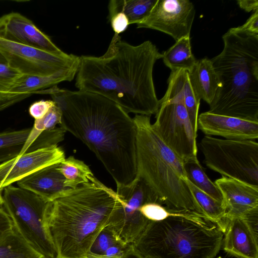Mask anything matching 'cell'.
Here are the masks:
<instances>
[{
	"instance_id": "6da1fadb",
	"label": "cell",
	"mask_w": 258,
	"mask_h": 258,
	"mask_svg": "<svg viewBox=\"0 0 258 258\" xmlns=\"http://www.w3.org/2000/svg\"><path fill=\"white\" fill-rule=\"evenodd\" d=\"M61 111L60 127L84 143L112 177L117 187L138 177L137 129L133 118L118 104L97 94L60 89L40 91Z\"/></svg>"
},
{
	"instance_id": "7a4b0ae2",
	"label": "cell",
	"mask_w": 258,
	"mask_h": 258,
	"mask_svg": "<svg viewBox=\"0 0 258 258\" xmlns=\"http://www.w3.org/2000/svg\"><path fill=\"white\" fill-rule=\"evenodd\" d=\"M162 56L149 40L133 45L114 33L103 55L80 56L75 86L111 100L128 113L151 116L159 106L153 72Z\"/></svg>"
},
{
	"instance_id": "3957f363",
	"label": "cell",
	"mask_w": 258,
	"mask_h": 258,
	"mask_svg": "<svg viewBox=\"0 0 258 258\" xmlns=\"http://www.w3.org/2000/svg\"><path fill=\"white\" fill-rule=\"evenodd\" d=\"M49 201L43 226L56 258H85L99 236L124 223V208L116 192L94 176Z\"/></svg>"
},
{
	"instance_id": "277c9868",
	"label": "cell",
	"mask_w": 258,
	"mask_h": 258,
	"mask_svg": "<svg viewBox=\"0 0 258 258\" xmlns=\"http://www.w3.org/2000/svg\"><path fill=\"white\" fill-rule=\"evenodd\" d=\"M222 39L223 50L211 59L219 87L208 111L258 122V35L240 26Z\"/></svg>"
},
{
	"instance_id": "5b68a950",
	"label": "cell",
	"mask_w": 258,
	"mask_h": 258,
	"mask_svg": "<svg viewBox=\"0 0 258 258\" xmlns=\"http://www.w3.org/2000/svg\"><path fill=\"white\" fill-rule=\"evenodd\" d=\"M133 119L137 129V177L150 186L167 209L205 216L186 184L183 161L159 137L150 116L136 114Z\"/></svg>"
},
{
	"instance_id": "8992f818",
	"label": "cell",
	"mask_w": 258,
	"mask_h": 258,
	"mask_svg": "<svg viewBox=\"0 0 258 258\" xmlns=\"http://www.w3.org/2000/svg\"><path fill=\"white\" fill-rule=\"evenodd\" d=\"M171 211L163 220H149L139 236L138 245L143 257H215L224 236L220 228L203 215Z\"/></svg>"
},
{
	"instance_id": "52a82bcc",
	"label": "cell",
	"mask_w": 258,
	"mask_h": 258,
	"mask_svg": "<svg viewBox=\"0 0 258 258\" xmlns=\"http://www.w3.org/2000/svg\"><path fill=\"white\" fill-rule=\"evenodd\" d=\"M199 147L205 165L222 176L258 186V143L204 136Z\"/></svg>"
},
{
	"instance_id": "ba28073f",
	"label": "cell",
	"mask_w": 258,
	"mask_h": 258,
	"mask_svg": "<svg viewBox=\"0 0 258 258\" xmlns=\"http://www.w3.org/2000/svg\"><path fill=\"white\" fill-rule=\"evenodd\" d=\"M4 210L13 226L27 242L45 257H55L43 226L45 210L49 201L20 187L12 185L3 189Z\"/></svg>"
},
{
	"instance_id": "9c48e42d",
	"label": "cell",
	"mask_w": 258,
	"mask_h": 258,
	"mask_svg": "<svg viewBox=\"0 0 258 258\" xmlns=\"http://www.w3.org/2000/svg\"><path fill=\"white\" fill-rule=\"evenodd\" d=\"M155 114L152 125L165 144L183 161L197 157V133L181 96L166 91Z\"/></svg>"
},
{
	"instance_id": "30bf717a",
	"label": "cell",
	"mask_w": 258,
	"mask_h": 258,
	"mask_svg": "<svg viewBox=\"0 0 258 258\" xmlns=\"http://www.w3.org/2000/svg\"><path fill=\"white\" fill-rule=\"evenodd\" d=\"M0 54L7 64L22 75L49 76L80 61L73 54H58L0 38Z\"/></svg>"
},
{
	"instance_id": "8fae6325",
	"label": "cell",
	"mask_w": 258,
	"mask_h": 258,
	"mask_svg": "<svg viewBox=\"0 0 258 258\" xmlns=\"http://www.w3.org/2000/svg\"><path fill=\"white\" fill-rule=\"evenodd\" d=\"M195 16L194 4L188 0H157L149 15L137 24L166 33L175 41L190 35Z\"/></svg>"
},
{
	"instance_id": "7c38bea8",
	"label": "cell",
	"mask_w": 258,
	"mask_h": 258,
	"mask_svg": "<svg viewBox=\"0 0 258 258\" xmlns=\"http://www.w3.org/2000/svg\"><path fill=\"white\" fill-rule=\"evenodd\" d=\"M65 159L63 150L57 145L19 155L0 164V191L32 173Z\"/></svg>"
},
{
	"instance_id": "4fadbf2b",
	"label": "cell",
	"mask_w": 258,
	"mask_h": 258,
	"mask_svg": "<svg viewBox=\"0 0 258 258\" xmlns=\"http://www.w3.org/2000/svg\"><path fill=\"white\" fill-rule=\"evenodd\" d=\"M0 38L55 54L65 53L31 20L17 12L0 17Z\"/></svg>"
},
{
	"instance_id": "5bb4252c",
	"label": "cell",
	"mask_w": 258,
	"mask_h": 258,
	"mask_svg": "<svg viewBox=\"0 0 258 258\" xmlns=\"http://www.w3.org/2000/svg\"><path fill=\"white\" fill-rule=\"evenodd\" d=\"M198 130L207 136H217L228 140H256L258 122L231 116L203 112L198 116Z\"/></svg>"
},
{
	"instance_id": "9a60e30c",
	"label": "cell",
	"mask_w": 258,
	"mask_h": 258,
	"mask_svg": "<svg viewBox=\"0 0 258 258\" xmlns=\"http://www.w3.org/2000/svg\"><path fill=\"white\" fill-rule=\"evenodd\" d=\"M215 183L222 194L227 218L241 217L258 207V186L225 176Z\"/></svg>"
},
{
	"instance_id": "2e32d148",
	"label": "cell",
	"mask_w": 258,
	"mask_h": 258,
	"mask_svg": "<svg viewBox=\"0 0 258 258\" xmlns=\"http://www.w3.org/2000/svg\"><path fill=\"white\" fill-rule=\"evenodd\" d=\"M116 192L122 201L124 208V221L129 220L144 229L149 220L140 212V209L148 203L162 205L156 193L141 178L137 177L131 185L117 187Z\"/></svg>"
},
{
	"instance_id": "e0dca14e",
	"label": "cell",
	"mask_w": 258,
	"mask_h": 258,
	"mask_svg": "<svg viewBox=\"0 0 258 258\" xmlns=\"http://www.w3.org/2000/svg\"><path fill=\"white\" fill-rule=\"evenodd\" d=\"M222 246L236 258H258V240L240 217L228 218Z\"/></svg>"
},
{
	"instance_id": "ac0fdd59",
	"label": "cell",
	"mask_w": 258,
	"mask_h": 258,
	"mask_svg": "<svg viewBox=\"0 0 258 258\" xmlns=\"http://www.w3.org/2000/svg\"><path fill=\"white\" fill-rule=\"evenodd\" d=\"M59 163L32 173L17 181L18 185L48 201H53L70 188L64 186V178L59 170Z\"/></svg>"
},
{
	"instance_id": "d6986e66",
	"label": "cell",
	"mask_w": 258,
	"mask_h": 258,
	"mask_svg": "<svg viewBox=\"0 0 258 258\" xmlns=\"http://www.w3.org/2000/svg\"><path fill=\"white\" fill-rule=\"evenodd\" d=\"M79 62L70 68L61 70L49 76L21 75L11 87L10 92L16 94L38 93L39 91L57 86L60 82H71L76 75Z\"/></svg>"
},
{
	"instance_id": "ffe728a7",
	"label": "cell",
	"mask_w": 258,
	"mask_h": 258,
	"mask_svg": "<svg viewBox=\"0 0 258 258\" xmlns=\"http://www.w3.org/2000/svg\"><path fill=\"white\" fill-rule=\"evenodd\" d=\"M167 83V91L178 94L183 99L190 122L197 133L201 99L191 83L188 72L183 70L171 71Z\"/></svg>"
},
{
	"instance_id": "44dd1931",
	"label": "cell",
	"mask_w": 258,
	"mask_h": 258,
	"mask_svg": "<svg viewBox=\"0 0 258 258\" xmlns=\"http://www.w3.org/2000/svg\"><path fill=\"white\" fill-rule=\"evenodd\" d=\"M191 83L201 99L211 104L219 87V80L212 62L208 57L197 60L188 73Z\"/></svg>"
},
{
	"instance_id": "7402d4cb",
	"label": "cell",
	"mask_w": 258,
	"mask_h": 258,
	"mask_svg": "<svg viewBox=\"0 0 258 258\" xmlns=\"http://www.w3.org/2000/svg\"><path fill=\"white\" fill-rule=\"evenodd\" d=\"M162 54L164 64L171 71L183 70L189 73L197 61L191 51L190 35L175 41Z\"/></svg>"
},
{
	"instance_id": "603a6c76",
	"label": "cell",
	"mask_w": 258,
	"mask_h": 258,
	"mask_svg": "<svg viewBox=\"0 0 258 258\" xmlns=\"http://www.w3.org/2000/svg\"><path fill=\"white\" fill-rule=\"evenodd\" d=\"M185 180L204 215L215 223L224 233L228 218L226 217V210L223 202L215 199L200 189L187 178Z\"/></svg>"
},
{
	"instance_id": "cb8c5ba5",
	"label": "cell",
	"mask_w": 258,
	"mask_h": 258,
	"mask_svg": "<svg viewBox=\"0 0 258 258\" xmlns=\"http://www.w3.org/2000/svg\"><path fill=\"white\" fill-rule=\"evenodd\" d=\"M157 0H111L108 4V18L122 12L127 17L129 24H137L149 14Z\"/></svg>"
},
{
	"instance_id": "d4e9b609",
	"label": "cell",
	"mask_w": 258,
	"mask_h": 258,
	"mask_svg": "<svg viewBox=\"0 0 258 258\" xmlns=\"http://www.w3.org/2000/svg\"><path fill=\"white\" fill-rule=\"evenodd\" d=\"M42 254L31 246L13 227L0 238V258H41Z\"/></svg>"
},
{
	"instance_id": "484cf974",
	"label": "cell",
	"mask_w": 258,
	"mask_h": 258,
	"mask_svg": "<svg viewBox=\"0 0 258 258\" xmlns=\"http://www.w3.org/2000/svg\"><path fill=\"white\" fill-rule=\"evenodd\" d=\"M183 167L186 178L190 182L215 199L223 202L219 189L207 175L197 156L183 161Z\"/></svg>"
},
{
	"instance_id": "4316f807",
	"label": "cell",
	"mask_w": 258,
	"mask_h": 258,
	"mask_svg": "<svg viewBox=\"0 0 258 258\" xmlns=\"http://www.w3.org/2000/svg\"><path fill=\"white\" fill-rule=\"evenodd\" d=\"M59 170L64 178V186L71 189L89 182V177L93 175L88 165L72 156L59 163Z\"/></svg>"
},
{
	"instance_id": "83f0119b",
	"label": "cell",
	"mask_w": 258,
	"mask_h": 258,
	"mask_svg": "<svg viewBox=\"0 0 258 258\" xmlns=\"http://www.w3.org/2000/svg\"><path fill=\"white\" fill-rule=\"evenodd\" d=\"M61 111L56 105L52 107L45 115L41 119H36L28 138L19 155L36 150L34 144L39 136L45 131L53 130L57 124L61 123Z\"/></svg>"
},
{
	"instance_id": "f1b7e54d",
	"label": "cell",
	"mask_w": 258,
	"mask_h": 258,
	"mask_svg": "<svg viewBox=\"0 0 258 258\" xmlns=\"http://www.w3.org/2000/svg\"><path fill=\"white\" fill-rule=\"evenodd\" d=\"M31 127L0 132V163L18 156L23 149Z\"/></svg>"
},
{
	"instance_id": "f546056e",
	"label": "cell",
	"mask_w": 258,
	"mask_h": 258,
	"mask_svg": "<svg viewBox=\"0 0 258 258\" xmlns=\"http://www.w3.org/2000/svg\"><path fill=\"white\" fill-rule=\"evenodd\" d=\"M141 213L150 221L163 220L172 214V212L163 206L156 203L145 204L140 209Z\"/></svg>"
},
{
	"instance_id": "4dcf8cb0",
	"label": "cell",
	"mask_w": 258,
	"mask_h": 258,
	"mask_svg": "<svg viewBox=\"0 0 258 258\" xmlns=\"http://www.w3.org/2000/svg\"><path fill=\"white\" fill-rule=\"evenodd\" d=\"M21 75L7 63H0V92H10L11 87Z\"/></svg>"
},
{
	"instance_id": "1f68e13d",
	"label": "cell",
	"mask_w": 258,
	"mask_h": 258,
	"mask_svg": "<svg viewBox=\"0 0 258 258\" xmlns=\"http://www.w3.org/2000/svg\"><path fill=\"white\" fill-rule=\"evenodd\" d=\"M55 105V103L52 100L37 101L30 106L29 113L35 120L39 119L43 117Z\"/></svg>"
},
{
	"instance_id": "d6a6232c",
	"label": "cell",
	"mask_w": 258,
	"mask_h": 258,
	"mask_svg": "<svg viewBox=\"0 0 258 258\" xmlns=\"http://www.w3.org/2000/svg\"><path fill=\"white\" fill-rule=\"evenodd\" d=\"M240 218L247 225L254 237L258 240V207L248 211Z\"/></svg>"
},
{
	"instance_id": "836d02e7",
	"label": "cell",
	"mask_w": 258,
	"mask_h": 258,
	"mask_svg": "<svg viewBox=\"0 0 258 258\" xmlns=\"http://www.w3.org/2000/svg\"><path fill=\"white\" fill-rule=\"evenodd\" d=\"M108 19L114 33L118 35L124 32L130 25L127 17L122 12L114 14Z\"/></svg>"
},
{
	"instance_id": "e575fe53",
	"label": "cell",
	"mask_w": 258,
	"mask_h": 258,
	"mask_svg": "<svg viewBox=\"0 0 258 258\" xmlns=\"http://www.w3.org/2000/svg\"><path fill=\"white\" fill-rule=\"evenodd\" d=\"M13 227L11 218L5 210L0 207V238L11 231Z\"/></svg>"
},
{
	"instance_id": "d590c367",
	"label": "cell",
	"mask_w": 258,
	"mask_h": 258,
	"mask_svg": "<svg viewBox=\"0 0 258 258\" xmlns=\"http://www.w3.org/2000/svg\"><path fill=\"white\" fill-rule=\"evenodd\" d=\"M253 12L246 22L241 26L248 32L258 35V10Z\"/></svg>"
},
{
	"instance_id": "8d00e7d4",
	"label": "cell",
	"mask_w": 258,
	"mask_h": 258,
	"mask_svg": "<svg viewBox=\"0 0 258 258\" xmlns=\"http://www.w3.org/2000/svg\"><path fill=\"white\" fill-rule=\"evenodd\" d=\"M110 236L106 234H101L96 239L95 243L97 249L101 252H105L112 244Z\"/></svg>"
},
{
	"instance_id": "74e56055",
	"label": "cell",
	"mask_w": 258,
	"mask_h": 258,
	"mask_svg": "<svg viewBox=\"0 0 258 258\" xmlns=\"http://www.w3.org/2000/svg\"><path fill=\"white\" fill-rule=\"evenodd\" d=\"M237 3L241 9L247 12L258 10L257 0H238Z\"/></svg>"
},
{
	"instance_id": "f35d334b",
	"label": "cell",
	"mask_w": 258,
	"mask_h": 258,
	"mask_svg": "<svg viewBox=\"0 0 258 258\" xmlns=\"http://www.w3.org/2000/svg\"><path fill=\"white\" fill-rule=\"evenodd\" d=\"M119 248L116 246H110L105 251V256L110 257L119 253Z\"/></svg>"
},
{
	"instance_id": "ab89813d",
	"label": "cell",
	"mask_w": 258,
	"mask_h": 258,
	"mask_svg": "<svg viewBox=\"0 0 258 258\" xmlns=\"http://www.w3.org/2000/svg\"><path fill=\"white\" fill-rule=\"evenodd\" d=\"M0 63H7L5 59L2 56V55L0 54Z\"/></svg>"
},
{
	"instance_id": "60d3db41",
	"label": "cell",
	"mask_w": 258,
	"mask_h": 258,
	"mask_svg": "<svg viewBox=\"0 0 258 258\" xmlns=\"http://www.w3.org/2000/svg\"><path fill=\"white\" fill-rule=\"evenodd\" d=\"M3 197H2V195L1 194V191H0V207L3 206Z\"/></svg>"
},
{
	"instance_id": "b9f144b4",
	"label": "cell",
	"mask_w": 258,
	"mask_h": 258,
	"mask_svg": "<svg viewBox=\"0 0 258 258\" xmlns=\"http://www.w3.org/2000/svg\"><path fill=\"white\" fill-rule=\"evenodd\" d=\"M41 258H56V257H42Z\"/></svg>"
},
{
	"instance_id": "7bdbcfd3",
	"label": "cell",
	"mask_w": 258,
	"mask_h": 258,
	"mask_svg": "<svg viewBox=\"0 0 258 258\" xmlns=\"http://www.w3.org/2000/svg\"><path fill=\"white\" fill-rule=\"evenodd\" d=\"M218 258H222L221 256H219Z\"/></svg>"
},
{
	"instance_id": "ee69618b",
	"label": "cell",
	"mask_w": 258,
	"mask_h": 258,
	"mask_svg": "<svg viewBox=\"0 0 258 258\" xmlns=\"http://www.w3.org/2000/svg\"></svg>"
}]
</instances>
